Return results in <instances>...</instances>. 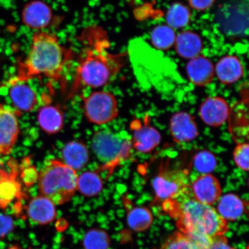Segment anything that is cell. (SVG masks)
<instances>
[{"label": "cell", "mask_w": 249, "mask_h": 249, "mask_svg": "<svg viewBox=\"0 0 249 249\" xmlns=\"http://www.w3.org/2000/svg\"><path fill=\"white\" fill-rule=\"evenodd\" d=\"M132 131V145L139 152L147 154L154 151L160 145L161 136L158 130L145 122L142 124L139 120L132 121L130 124Z\"/></svg>", "instance_id": "cell-11"}, {"label": "cell", "mask_w": 249, "mask_h": 249, "mask_svg": "<svg viewBox=\"0 0 249 249\" xmlns=\"http://www.w3.org/2000/svg\"><path fill=\"white\" fill-rule=\"evenodd\" d=\"M127 223L133 231L142 232L148 230L153 222V216L147 208L133 207L127 213Z\"/></svg>", "instance_id": "cell-24"}, {"label": "cell", "mask_w": 249, "mask_h": 249, "mask_svg": "<svg viewBox=\"0 0 249 249\" xmlns=\"http://www.w3.org/2000/svg\"><path fill=\"white\" fill-rule=\"evenodd\" d=\"M207 249H235L230 246L224 235L214 236L210 247Z\"/></svg>", "instance_id": "cell-34"}, {"label": "cell", "mask_w": 249, "mask_h": 249, "mask_svg": "<svg viewBox=\"0 0 249 249\" xmlns=\"http://www.w3.org/2000/svg\"><path fill=\"white\" fill-rule=\"evenodd\" d=\"M8 170L0 167V210L4 209L15 199L22 197L21 185L18 179L20 164L10 158L8 161Z\"/></svg>", "instance_id": "cell-9"}, {"label": "cell", "mask_w": 249, "mask_h": 249, "mask_svg": "<svg viewBox=\"0 0 249 249\" xmlns=\"http://www.w3.org/2000/svg\"><path fill=\"white\" fill-rule=\"evenodd\" d=\"M195 169L202 175L211 174L215 169L217 160L215 156L208 150L198 152L193 160Z\"/></svg>", "instance_id": "cell-29"}, {"label": "cell", "mask_w": 249, "mask_h": 249, "mask_svg": "<svg viewBox=\"0 0 249 249\" xmlns=\"http://www.w3.org/2000/svg\"><path fill=\"white\" fill-rule=\"evenodd\" d=\"M132 147L131 140L111 130H102L94 134L92 148L98 160L104 163L102 170L110 174L116 167L128 158Z\"/></svg>", "instance_id": "cell-5"}, {"label": "cell", "mask_w": 249, "mask_h": 249, "mask_svg": "<svg viewBox=\"0 0 249 249\" xmlns=\"http://www.w3.org/2000/svg\"><path fill=\"white\" fill-rule=\"evenodd\" d=\"M14 220L11 216L0 213V238L5 237L14 229Z\"/></svg>", "instance_id": "cell-33"}, {"label": "cell", "mask_w": 249, "mask_h": 249, "mask_svg": "<svg viewBox=\"0 0 249 249\" xmlns=\"http://www.w3.org/2000/svg\"><path fill=\"white\" fill-rule=\"evenodd\" d=\"M247 205V203L238 196L229 194L220 198L217 212L226 221L235 220L244 213Z\"/></svg>", "instance_id": "cell-22"}, {"label": "cell", "mask_w": 249, "mask_h": 249, "mask_svg": "<svg viewBox=\"0 0 249 249\" xmlns=\"http://www.w3.org/2000/svg\"><path fill=\"white\" fill-rule=\"evenodd\" d=\"M189 4L195 10L203 11L210 8L216 0H188Z\"/></svg>", "instance_id": "cell-35"}, {"label": "cell", "mask_w": 249, "mask_h": 249, "mask_svg": "<svg viewBox=\"0 0 249 249\" xmlns=\"http://www.w3.org/2000/svg\"><path fill=\"white\" fill-rule=\"evenodd\" d=\"M78 177L76 171L63 161L56 159L46 161L37 181L40 194L55 205L67 203L77 191Z\"/></svg>", "instance_id": "cell-4"}, {"label": "cell", "mask_w": 249, "mask_h": 249, "mask_svg": "<svg viewBox=\"0 0 249 249\" xmlns=\"http://www.w3.org/2000/svg\"><path fill=\"white\" fill-rule=\"evenodd\" d=\"M20 166V179L25 186L30 187L38 181L39 173L35 167L31 166L29 159H26Z\"/></svg>", "instance_id": "cell-31"}, {"label": "cell", "mask_w": 249, "mask_h": 249, "mask_svg": "<svg viewBox=\"0 0 249 249\" xmlns=\"http://www.w3.org/2000/svg\"><path fill=\"white\" fill-rule=\"evenodd\" d=\"M49 12L46 6L36 3L30 4L24 9L23 20L31 27H42L48 22Z\"/></svg>", "instance_id": "cell-27"}, {"label": "cell", "mask_w": 249, "mask_h": 249, "mask_svg": "<svg viewBox=\"0 0 249 249\" xmlns=\"http://www.w3.org/2000/svg\"><path fill=\"white\" fill-rule=\"evenodd\" d=\"M38 120L41 129L48 135L60 132L64 127V114L54 106H46L40 108Z\"/></svg>", "instance_id": "cell-20"}, {"label": "cell", "mask_w": 249, "mask_h": 249, "mask_svg": "<svg viewBox=\"0 0 249 249\" xmlns=\"http://www.w3.org/2000/svg\"><path fill=\"white\" fill-rule=\"evenodd\" d=\"M160 249H198L188 236L180 232L169 236Z\"/></svg>", "instance_id": "cell-30"}, {"label": "cell", "mask_w": 249, "mask_h": 249, "mask_svg": "<svg viewBox=\"0 0 249 249\" xmlns=\"http://www.w3.org/2000/svg\"><path fill=\"white\" fill-rule=\"evenodd\" d=\"M174 45L180 57L189 60L200 55L203 47L201 37L191 31H182L176 36Z\"/></svg>", "instance_id": "cell-19"}, {"label": "cell", "mask_w": 249, "mask_h": 249, "mask_svg": "<svg viewBox=\"0 0 249 249\" xmlns=\"http://www.w3.org/2000/svg\"><path fill=\"white\" fill-rule=\"evenodd\" d=\"M73 58L72 51L62 46L54 34L36 33L33 36L27 57L18 65L17 75L6 85L10 86L36 77H46L60 83L62 89L67 91L65 73Z\"/></svg>", "instance_id": "cell-2"}, {"label": "cell", "mask_w": 249, "mask_h": 249, "mask_svg": "<svg viewBox=\"0 0 249 249\" xmlns=\"http://www.w3.org/2000/svg\"><path fill=\"white\" fill-rule=\"evenodd\" d=\"M9 96L17 110L30 112L38 104V95L29 86L24 83H18L10 86Z\"/></svg>", "instance_id": "cell-17"}, {"label": "cell", "mask_w": 249, "mask_h": 249, "mask_svg": "<svg viewBox=\"0 0 249 249\" xmlns=\"http://www.w3.org/2000/svg\"><path fill=\"white\" fill-rule=\"evenodd\" d=\"M63 162L74 170L82 169L89 160L88 149L84 143L71 142L65 145L62 151Z\"/></svg>", "instance_id": "cell-21"}, {"label": "cell", "mask_w": 249, "mask_h": 249, "mask_svg": "<svg viewBox=\"0 0 249 249\" xmlns=\"http://www.w3.org/2000/svg\"><path fill=\"white\" fill-rule=\"evenodd\" d=\"M155 201L163 202L188 189L189 171L186 169H161L152 182Z\"/></svg>", "instance_id": "cell-8"}, {"label": "cell", "mask_w": 249, "mask_h": 249, "mask_svg": "<svg viewBox=\"0 0 249 249\" xmlns=\"http://www.w3.org/2000/svg\"><path fill=\"white\" fill-rule=\"evenodd\" d=\"M218 79L224 85L234 83L244 75V67L234 55H227L218 61L215 70Z\"/></svg>", "instance_id": "cell-18"}, {"label": "cell", "mask_w": 249, "mask_h": 249, "mask_svg": "<svg viewBox=\"0 0 249 249\" xmlns=\"http://www.w3.org/2000/svg\"><path fill=\"white\" fill-rule=\"evenodd\" d=\"M191 16L188 7L180 3H175L168 9L166 22L173 29H181L189 24Z\"/></svg>", "instance_id": "cell-26"}, {"label": "cell", "mask_w": 249, "mask_h": 249, "mask_svg": "<svg viewBox=\"0 0 249 249\" xmlns=\"http://www.w3.org/2000/svg\"><path fill=\"white\" fill-rule=\"evenodd\" d=\"M8 249H22L20 248L19 247H17V246H13V247H10Z\"/></svg>", "instance_id": "cell-36"}, {"label": "cell", "mask_w": 249, "mask_h": 249, "mask_svg": "<svg viewBox=\"0 0 249 249\" xmlns=\"http://www.w3.org/2000/svg\"><path fill=\"white\" fill-rule=\"evenodd\" d=\"M84 110L90 123L103 124L111 122L118 115L116 98L107 91H96L84 98Z\"/></svg>", "instance_id": "cell-7"}, {"label": "cell", "mask_w": 249, "mask_h": 249, "mask_svg": "<svg viewBox=\"0 0 249 249\" xmlns=\"http://www.w3.org/2000/svg\"><path fill=\"white\" fill-rule=\"evenodd\" d=\"M170 130L174 141L177 142H191L199 134L194 117L184 111L178 112L171 117Z\"/></svg>", "instance_id": "cell-14"}, {"label": "cell", "mask_w": 249, "mask_h": 249, "mask_svg": "<svg viewBox=\"0 0 249 249\" xmlns=\"http://www.w3.org/2000/svg\"><path fill=\"white\" fill-rule=\"evenodd\" d=\"M21 112L0 104V155H8L17 142L20 129L18 117Z\"/></svg>", "instance_id": "cell-10"}, {"label": "cell", "mask_w": 249, "mask_h": 249, "mask_svg": "<svg viewBox=\"0 0 249 249\" xmlns=\"http://www.w3.org/2000/svg\"><path fill=\"white\" fill-rule=\"evenodd\" d=\"M230 114L229 106L225 99L219 96L208 98L200 106L199 114L208 126L217 127L225 123Z\"/></svg>", "instance_id": "cell-13"}, {"label": "cell", "mask_w": 249, "mask_h": 249, "mask_svg": "<svg viewBox=\"0 0 249 249\" xmlns=\"http://www.w3.org/2000/svg\"><path fill=\"white\" fill-rule=\"evenodd\" d=\"M162 203L163 210L176 220L179 232L185 235L202 233L214 237L228 231L227 221L211 205L196 200L190 186Z\"/></svg>", "instance_id": "cell-3"}, {"label": "cell", "mask_w": 249, "mask_h": 249, "mask_svg": "<svg viewBox=\"0 0 249 249\" xmlns=\"http://www.w3.org/2000/svg\"><path fill=\"white\" fill-rule=\"evenodd\" d=\"M110 244V239L108 233L99 229H93L87 232L83 240L85 249H108Z\"/></svg>", "instance_id": "cell-28"}, {"label": "cell", "mask_w": 249, "mask_h": 249, "mask_svg": "<svg viewBox=\"0 0 249 249\" xmlns=\"http://www.w3.org/2000/svg\"><path fill=\"white\" fill-rule=\"evenodd\" d=\"M103 180L95 171H86L78 177L77 190L87 197H93L102 191Z\"/></svg>", "instance_id": "cell-23"}, {"label": "cell", "mask_w": 249, "mask_h": 249, "mask_svg": "<svg viewBox=\"0 0 249 249\" xmlns=\"http://www.w3.org/2000/svg\"><path fill=\"white\" fill-rule=\"evenodd\" d=\"M186 69L190 81L198 87L209 85L213 80L215 72L213 64L210 59L200 55L191 59L187 64Z\"/></svg>", "instance_id": "cell-16"}, {"label": "cell", "mask_w": 249, "mask_h": 249, "mask_svg": "<svg viewBox=\"0 0 249 249\" xmlns=\"http://www.w3.org/2000/svg\"><path fill=\"white\" fill-rule=\"evenodd\" d=\"M55 204L45 196L40 195L33 197L28 204V217L34 223L46 225L53 222L57 216Z\"/></svg>", "instance_id": "cell-15"}, {"label": "cell", "mask_w": 249, "mask_h": 249, "mask_svg": "<svg viewBox=\"0 0 249 249\" xmlns=\"http://www.w3.org/2000/svg\"><path fill=\"white\" fill-rule=\"evenodd\" d=\"M248 142L239 143L233 152V158L235 163L243 171L249 170Z\"/></svg>", "instance_id": "cell-32"}, {"label": "cell", "mask_w": 249, "mask_h": 249, "mask_svg": "<svg viewBox=\"0 0 249 249\" xmlns=\"http://www.w3.org/2000/svg\"><path fill=\"white\" fill-rule=\"evenodd\" d=\"M176 35L174 29L168 25L155 27L151 33L152 45L160 51H167L175 43Z\"/></svg>", "instance_id": "cell-25"}, {"label": "cell", "mask_w": 249, "mask_h": 249, "mask_svg": "<svg viewBox=\"0 0 249 249\" xmlns=\"http://www.w3.org/2000/svg\"><path fill=\"white\" fill-rule=\"evenodd\" d=\"M85 47L78 61L75 76L67 96L71 99L85 88L108 85L126 63V54L109 52L110 42L101 28L92 27L84 33Z\"/></svg>", "instance_id": "cell-1"}, {"label": "cell", "mask_w": 249, "mask_h": 249, "mask_svg": "<svg viewBox=\"0 0 249 249\" xmlns=\"http://www.w3.org/2000/svg\"><path fill=\"white\" fill-rule=\"evenodd\" d=\"M190 189L196 200L211 206L219 200L222 192L219 180L211 174L197 177Z\"/></svg>", "instance_id": "cell-12"}, {"label": "cell", "mask_w": 249, "mask_h": 249, "mask_svg": "<svg viewBox=\"0 0 249 249\" xmlns=\"http://www.w3.org/2000/svg\"><path fill=\"white\" fill-rule=\"evenodd\" d=\"M217 24L223 33L231 37L242 36L248 32L249 6L245 0L227 3L218 11Z\"/></svg>", "instance_id": "cell-6"}]
</instances>
